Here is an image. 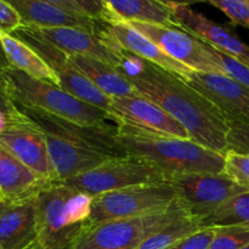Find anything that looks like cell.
Masks as SVG:
<instances>
[{
    "mask_svg": "<svg viewBox=\"0 0 249 249\" xmlns=\"http://www.w3.org/2000/svg\"><path fill=\"white\" fill-rule=\"evenodd\" d=\"M126 155L157 168L170 179L187 174H223L224 155L190 139L141 138L117 133Z\"/></svg>",
    "mask_w": 249,
    "mask_h": 249,
    "instance_id": "3957f363",
    "label": "cell"
},
{
    "mask_svg": "<svg viewBox=\"0 0 249 249\" xmlns=\"http://www.w3.org/2000/svg\"><path fill=\"white\" fill-rule=\"evenodd\" d=\"M178 27L212 48L221 51L249 66V46L225 27L215 23L201 12L192 10L189 4L167 1Z\"/></svg>",
    "mask_w": 249,
    "mask_h": 249,
    "instance_id": "2e32d148",
    "label": "cell"
},
{
    "mask_svg": "<svg viewBox=\"0 0 249 249\" xmlns=\"http://www.w3.org/2000/svg\"><path fill=\"white\" fill-rule=\"evenodd\" d=\"M184 80L218 107L226 121L249 125L248 88L221 73L192 71Z\"/></svg>",
    "mask_w": 249,
    "mask_h": 249,
    "instance_id": "9a60e30c",
    "label": "cell"
},
{
    "mask_svg": "<svg viewBox=\"0 0 249 249\" xmlns=\"http://www.w3.org/2000/svg\"><path fill=\"white\" fill-rule=\"evenodd\" d=\"M23 26L21 16L10 1L0 0V32L5 34H14Z\"/></svg>",
    "mask_w": 249,
    "mask_h": 249,
    "instance_id": "836d02e7",
    "label": "cell"
},
{
    "mask_svg": "<svg viewBox=\"0 0 249 249\" xmlns=\"http://www.w3.org/2000/svg\"><path fill=\"white\" fill-rule=\"evenodd\" d=\"M164 182H168V179L160 170L143 160L128 156L106 160L100 167L66 180L62 184L88 196L96 197L139 185Z\"/></svg>",
    "mask_w": 249,
    "mask_h": 249,
    "instance_id": "52a82bcc",
    "label": "cell"
},
{
    "mask_svg": "<svg viewBox=\"0 0 249 249\" xmlns=\"http://www.w3.org/2000/svg\"><path fill=\"white\" fill-rule=\"evenodd\" d=\"M1 80L10 99L19 107L40 109L90 125H104L108 119L113 121L108 112L72 96L58 85L32 78L15 68H9Z\"/></svg>",
    "mask_w": 249,
    "mask_h": 249,
    "instance_id": "277c9868",
    "label": "cell"
},
{
    "mask_svg": "<svg viewBox=\"0 0 249 249\" xmlns=\"http://www.w3.org/2000/svg\"><path fill=\"white\" fill-rule=\"evenodd\" d=\"M116 22L177 27L167 1L156 0H108L106 1Z\"/></svg>",
    "mask_w": 249,
    "mask_h": 249,
    "instance_id": "603a6c76",
    "label": "cell"
},
{
    "mask_svg": "<svg viewBox=\"0 0 249 249\" xmlns=\"http://www.w3.org/2000/svg\"><path fill=\"white\" fill-rule=\"evenodd\" d=\"M56 6L77 16L87 17L100 23L111 24L116 22L109 11L106 0H51Z\"/></svg>",
    "mask_w": 249,
    "mask_h": 249,
    "instance_id": "4316f807",
    "label": "cell"
},
{
    "mask_svg": "<svg viewBox=\"0 0 249 249\" xmlns=\"http://www.w3.org/2000/svg\"><path fill=\"white\" fill-rule=\"evenodd\" d=\"M203 229L241 226L249 229V192L229 199L201 221Z\"/></svg>",
    "mask_w": 249,
    "mask_h": 249,
    "instance_id": "484cf974",
    "label": "cell"
},
{
    "mask_svg": "<svg viewBox=\"0 0 249 249\" xmlns=\"http://www.w3.org/2000/svg\"><path fill=\"white\" fill-rule=\"evenodd\" d=\"M0 202H2V201H1V195H0Z\"/></svg>",
    "mask_w": 249,
    "mask_h": 249,
    "instance_id": "ab89813d",
    "label": "cell"
},
{
    "mask_svg": "<svg viewBox=\"0 0 249 249\" xmlns=\"http://www.w3.org/2000/svg\"><path fill=\"white\" fill-rule=\"evenodd\" d=\"M228 151H236L238 153L249 155V125L229 122Z\"/></svg>",
    "mask_w": 249,
    "mask_h": 249,
    "instance_id": "1f68e13d",
    "label": "cell"
},
{
    "mask_svg": "<svg viewBox=\"0 0 249 249\" xmlns=\"http://www.w3.org/2000/svg\"><path fill=\"white\" fill-rule=\"evenodd\" d=\"M11 206H14V204H9V203H5V202H0V215H1L4 212H6Z\"/></svg>",
    "mask_w": 249,
    "mask_h": 249,
    "instance_id": "8d00e7d4",
    "label": "cell"
},
{
    "mask_svg": "<svg viewBox=\"0 0 249 249\" xmlns=\"http://www.w3.org/2000/svg\"><path fill=\"white\" fill-rule=\"evenodd\" d=\"M168 182L189 213L201 221L226 201L248 192L224 174L178 175Z\"/></svg>",
    "mask_w": 249,
    "mask_h": 249,
    "instance_id": "30bf717a",
    "label": "cell"
},
{
    "mask_svg": "<svg viewBox=\"0 0 249 249\" xmlns=\"http://www.w3.org/2000/svg\"><path fill=\"white\" fill-rule=\"evenodd\" d=\"M186 213L189 211L178 199L165 213L97 224L70 249H136L146 238Z\"/></svg>",
    "mask_w": 249,
    "mask_h": 249,
    "instance_id": "8992f818",
    "label": "cell"
},
{
    "mask_svg": "<svg viewBox=\"0 0 249 249\" xmlns=\"http://www.w3.org/2000/svg\"><path fill=\"white\" fill-rule=\"evenodd\" d=\"M22 114L21 109L10 99L0 77V134Z\"/></svg>",
    "mask_w": 249,
    "mask_h": 249,
    "instance_id": "d6a6232c",
    "label": "cell"
},
{
    "mask_svg": "<svg viewBox=\"0 0 249 249\" xmlns=\"http://www.w3.org/2000/svg\"><path fill=\"white\" fill-rule=\"evenodd\" d=\"M0 46L10 67L26 73L27 75L44 82L58 85V80L50 66L28 44L12 34L0 32Z\"/></svg>",
    "mask_w": 249,
    "mask_h": 249,
    "instance_id": "cb8c5ba5",
    "label": "cell"
},
{
    "mask_svg": "<svg viewBox=\"0 0 249 249\" xmlns=\"http://www.w3.org/2000/svg\"><path fill=\"white\" fill-rule=\"evenodd\" d=\"M202 229L201 220L186 213L146 238L136 249H170Z\"/></svg>",
    "mask_w": 249,
    "mask_h": 249,
    "instance_id": "d4e9b609",
    "label": "cell"
},
{
    "mask_svg": "<svg viewBox=\"0 0 249 249\" xmlns=\"http://www.w3.org/2000/svg\"><path fill=\"white\" fill-rule=\"evenodd\" d=\"M247 245H249V229L218 226L208 249H241Z\"/></svg>",
    "mask_w": 249,
    "mask_h": 249,
    "instance_id": "f546056e",
    "label": "cell"
},
{
    "mask_svg": "<svg viewBox=\"0 0 249 249\" xmlns=\"http://www.w3.org/2000/svg\"><path fill=\"white\" fill-rule=\"evenodd\" d=\"M44 135H45L49 156L57 182H63L90 172L104 164L106 160H112L107 156L56 136L48 135V134Z\"/></svg>",
    "mask_w": 249,
    "mask_h": 249,
    "instance_id": "d6986e66",
    "label": "cell"
},
{
    "mask_svg": "<svg viewBox=\"0 0 249 249\" xmlns=\"http://www.w3.org/2000/svg\"><path fill=\"white\" fill-rule=\"evenodd\" d=\"M178 201L169 182L139 185L92 197L91 226L111 220L140 218L169 211Z\"/></svg>",
    "mask_w": 249,
    "mask_h": 249,
    "instance_id": "5b68a950",
    "label": "cell"
},
{
    "mask_svg": "<svg viewBox=\"0 0 249 249\" xmlns=\"http://www.w3.org/2000/svg\"><path fill=\"white\" fill-rule=\"evenodd\" d=\"M33 249H40V248H39V247H38V245H36V247H34Z\"/></svg>",
    "mask_w": 249,
    "mask_h": 249,
    "instance_id": "f35d334b",
    "label": "cell"
},
{
    "mask_svg": "<svg viewBox=\"0 0 249 249\" xmlns=\"http://www.w3.org/2000/svg\"><path fill=\"white\" fill-rule=\"evenodd\" d=\"M36 245V198L14 204L0 215V248L33 249Z\"/></svg>",
    "mask_w": 249,
    "mask_h": 249,
    "instance_id": "44dd1931",
    "label": "cell"
},
{
    "mask_svg": "<svg viewBox=\"0 0 249 249\" xmlns=\"http://www.w3.org/2000/svg\"><path fill=\"white\" fill-rule=\"evenodd\" d=\"M92 197L53 182L36 197L38 247L70 249L91 228Z\"/></svg>",
    "mask_w": 249,
    "mask_h": 249,
    "instance_id": "7a4b0ae2",
    "label": "cell"
},
{
    "mask_svg": "<svg viewBox=\"0 0 249 249\" xmlns=\"http://www.w3.org/2000/svg\"><path fill=\"white\" fill-rule=\"evenodd\" d=\"M241 249H249V245H247V246H245V247H243V248H241Z\"/></svg>",
    "mask_w": 249,
    "mask_h": 249,
    "instance_id": "74e56055",
    "label": "cell"
},
{
    "mask_svg": "<svg viewBox=\"0 0 249 249\" xmlns=\"http://www.w3.org/2000/svg\"><path fill=\"white\" fill-rule=\"evenodd\" d=\"M215 235V228H206L185 238L170 249H208Z\"/></svg>",
    "mask_w": 249,
    "mask_h": 249,
    "instance_id": "e575fe53",
    "label": "cell"
},
{
    "mask_svg": "<svg viewBox=\"0 0 249 249\" xmlns=\"http://www.w3.org/2000/svg\"><path fill=\"white\" fill-rule=\"evenodd\" d=\"M12 36L28 44L33 50H36L41 56V58L50 66V68L55 73L58 80V87L62 88L72 96L77 97L87 104L92 105V106L99 107V108L108 112L112 116L111 97L97 89L82 72H79L74 66L71 65L68 62L67 53L29 33L23 26L17 29Z\"/></svg>",
    "mask_w": 249,
    "mask_h": 249,
    "instance_id": "8fae6325",
    "label": "cell"
},
{
    "mask_svg": "<svg viewBox=\"0 0 249 249\" xmlns=\"http://www.w3.org/2000/svg\"><path fill=\"white\" fill-rule=\"evenodd\" d=\"M23 26L34 28H80L92 33H105V23L77 16L56 6L51 0H11Z\"/></svg>",
    "mask_w": 249,
    "mask_h": 249,
    "instance_id": "e0dca14e",
    "label": "cell"
},
{
    "mask_svg": "<svg viewBox=\"0 0 249 249\" xmlns=\"http://www.w3.org/2000/svg\"><path fill=\"white\" fill-rule=\"evenodd\" d=\"M68 62L82 72L105 95L113 97L141 96L125 75L114 66L96 58L80 55H67Z\"/></svg>",
    "mask_w": 249,
    "mask_h": 249,
    "instance_id": "7402d4cb",
    "label": "cell"
},
{
    "mask_svg": "<svg viewBox=\"0 0 249 249\" xmlns=\"http://www.w3.org/2000/svg\"><path fill=\"white\" fill-rule=\"evenodd\" d=\"M0 249H1V248H0Z\"/></svg>",
    "mask_w": 249,
    "mask_h": 249,
    "instance_id": "60d3db41",
    "label": "cell"
},
{
    "mask_svg": "<svg viewBox=\"0 0 249 249\" xmlns=\"http://www.w3.org/2000/svg\"><path fill=\"white\" fill-rule=\"evenodd\" d=\"M9 68H11V67H10V65H9V62H7L6 57H5L4 51H2L1 46H0V77H1V75L4 74V73L6 72L7 70H9Z\"/></svg>",
    "mask_w": 249,
    "mask_h": 249,
    "instance_id": "d590c367",
    "label": "cell"
},
{
    "mask_svg": "<svg viewBox=\"0 0 249 249\" xmlns=\"http://www.w3.org/2000/svg\"><path fill=\"white\" fill-rule=\"evenodd\" d=\"M209 4L224 12L233 24L249 31V0H211Z\"/></svg>",
    "mask_w": 249,
    "mask_h": 249,
    "instance_id": "4dcf8cb0",
    "label": "cell"
},
{
    "mask_svg": "<svg viewBox=\"0 0 249 249\" xmlns=\"http://www.w3.org/2000/svg\"><path fill=\"white\" fill-rule=\"evenodd\" d=\"M23 27L29 33L51 44L67 55H80L96 58L117 68L124 61V51L114 40L108 29L105 33H92L80 28Z\"/></svg>",
    "mask_w": 249,
    "mask_h": 249,
    "instance_id": "7c38bea8",
    "label": "cell"
},
{
    "mask_svg": "<svg viewBox=\"0 0 249 249\" xmlns=\"http://www.w3.org/2000/svg\"><path fill=\"white\" fill-rule=\"evenodd\" d=\"M204 48H206L211 60L215 63L216 67L220 70L223 74L232 78L233 80L249 89V66L236 60L232 56H229L221 51L216 50V49L212 48L211 45L206 43H204Z\"/></svg>",
    "mask_w": 249,
    "mask_h": 249,
    "instance_id": "83f0119b",
    "label": "cell"
},
{
    "mask_svg": "<svg viewBox=\"0 0 249 249\" xmlns=\"http://www.w3.org/2000/svg\"><path fill=\"white\" fill-rule=\"evenodd\" d=\"M118 70L141 96L157 104L181 123L191 140L225 155L229 122L201 92L182 78L125 51Z\"/></svg>",
    "mask_w": 249,
    "mask_h": 249,
    "instance_id": "6da1fadb",
    "label": "cell"
},
{
    "mask_svg": "<svg viewBox=\"0 0 249 249\" xmlns=\"http://www.w3.org/2000/svg\"><path fill=\"white\" fill-rule=\"evenodd\" d=\"M223 174L249 192V155L226 151L224 155Z\"/></svg>",
    "mask_w": 249,
    "mask_h": 249,
    "instance_id": "f1b7e54d",
    "label": "cell"
},
{
    "mask_svg": "<svg viewBox=\"0 0 249 249\" xmlns=\"http://www.w3.org/2000/svg\"><path fill=\"white\" fill-rule=\"evenodd\" d=\"M112 118L118 125L117 133L122 135L190 139L189 131L181 123L143 96L113 97Z\"/></svg>",
    "mask_w": 249,
    "mask_h": 249,
    "instance_id": "ba28073f",
    "label": "cell"
},
{
    "mask_svg": "<svg viewBox=\"0 0 249 249\" xmlns=\"http://www.w3.org/2000/svg\"><path fill=\"white\" fill-rule=\"evenodd\" d=\"M128 24L147 36L169 57L182 63L194 72L221 73L209 57L203 41L185 32L180 27H165L135 22Z\"/></svg>",
    "mask_w": 249,
    "mask_h": 249,
    "instance_id": "5bb4252c",
    "label": "cell"
},
{
    "mask_svg": "<svg viewBox=\"0 0 249 249\" xmlns=\"http://www.w3.org/2000/svg\"><path fill=\"white\" fill-rule=\"evenodd\" d=\"M0 147L17 158L40 179L57 182L45 135L23 113L0 134Z\"/></svg>",
    "mask_w": 249,
    "mask_h": 249,
    "instance_id": "4fadbf2b",
    "label": "cell"
},
{
    "mask_svg": "<svg viewBox=\"0 0 249 249\" xmlns=\"http://www.w3.org/2000/svg\"><path fill=\"white\" fill-rule=\"evenodd\" d=\"M107 29L121 46L122 50L125 53L142 58L182 79H186L187 75L192 72L186 66L169 57L153 41L134 29L130 24L125 22H114V23L107 24Z\"/></svg>",
    "mask_w": 249,
    "mask_h": 249,
    "instance_id": "ffe728a7",
    "label": "cell"
},
{
    "mask_svg": "<svg viewBox=\"0 0 249 249\" xmlns=\"http://www.w3.org/2000/svg\"><path fill=\"white\" fill-rule=\"evenodd\" d=\"M18 107L24 116L28 117L43 134L56 136L62 140L70 141L82 147L99 152L108 158L128 157L125 151L121 147L117 140V128L108 124L90 125L75 123L53 114L46 113L40 109Z\"/></svg>",
    "mask_w": 249,
    "mask_h": 249,
    "instance_id": "9c48e42d",
    "label": "cell"
},
{
    "mask_svg": "<svg viewBox=\"0 0 249 249\" xmlns=\"http://www.w3.org/2000/svg\"><path fill=\"white\" fill-rule=\"evenodd\" d=\"M53 182L45 181L0 147V195L1 201L18 204L34 199Z\"/></svg>",
    "mask_w": 249,
    "mask_h": 249,
    "instance_id": "ac0fdd59",
    "label": "cell"
}]
</instances>
